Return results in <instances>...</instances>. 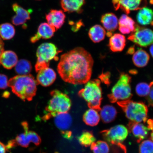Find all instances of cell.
I'll use <instances>...</instances> for the list:
<instances>
[{"instance_id": "cell-1", "label": "cell", "mask_w": 153, "mask_h": 153, "mask_svg": "<svg viewBox=\"0 0 153 153\" xmlns=\"http://www.w3.org/2000/svg\"><path fill=\"white\" fill-rule=\"evenodd\" d=\"M93 64L90 53L83 48L76 47L61 56L57 71L64 82L82 85L90 79Z\"/></svg>"}, {"instance_id": "cell-2", "label": "cell", "mask_w": 153, "mask_h": 153, "mask_svg": "<svg viewBox=\"0 0 153 153\" xmlns=\"http://www.w3.org/2000/svg\"><path fill=\"white\" fill-rule=\"evenodd\" d=\"M38 85L35 78L30 74L15 76L8 82L13 92L24 101L32 100L36 94Z\"/></svg>"}, {"instance_id": "cell-3", "label": "cell", "mask_w": 153, "mask_h": 153, "mask_svg": "<svg viewBox=\"0 0 153 153\" xmlns=\"http://www.w3.org/2000/svg\"><path fill=\"white\" fill-rule=\"evenodd\" d=\"M51 98L46 108V117H53L57 114L68 112L71 106L69 97L58 90L51 91Z\"/></svg>"}, {"instance_id": "cell-4", "label": "cell", "mask_w": 153, "mask_h": 153, "mask_svg": "<svg viewBox=\"0 0 153 153\" xmlns=\"http://www.w3.org/2000/svg\"><path fill=\"white\" fill-rule=\"evenodd\" d=\"M100 84V79L89 80L78 92V95L86 101L90 108L97 109L100 108L102 99Z\"/></svg>"}, {"instance_id": "cell-5", "label": "cell", "mask_w": 153, "mask_h": 153, "mask_svg": "<svg viewBox=\"0 0 153 153\" xmlns=\"http://www.w3.org/2000/svg\"><path fill=\"white\" fill-rule=\"evenodd\" d=\"M131 77L128 74L122 73L117 82L112 88L109 97L114 102L118 103L126 102L131 98Z\"/></svg>"}, {"instance_id": "cell-6", "label": "cell", "mask_w": 153, "mask_h": 153, "mask_svg": "<svg viewBox=\"0 0 153 153\" xmlns=\"http://www.w3.org/2000/svg\"><path fill=\"white\" fill-rule=\"evenodd\" d=\"M62 51L53 43L42 44L38 47L36 53L37 61L35 66L36 71L37 72L42 69L49 67L51 61L58 60L57 55Z\"/></svg>"}, {"instance_id": "cell-7", "label": "cell", "mask_w": 153, "mask_h": 153, "mask_svg": "<svg viewBox=\"0 0 153 153\" xmlns=\"http://www.w3.org/2000/svg\"><path fill=\"white\" fill-rule=\"evenodd\" d=\"M122 105L128 119L133 123H144L148 118V108L143 102L128 100L119 103Z\"/></svg>"}, {"instance_id": "cell-8", "label": "cell", "mask_w": 153, "mask_h": 153, "mask_svg": "<svg viewBox=\"0 0 153 153\" xmlns=\"http://www.w3.org/2000/svg\"><path fill=\"white\" fill-rule=\"evenodd\" d=\"M128 129L122 124L113 126L103 133L105 138L108 143L120 145L124 142L128 135Z\"/></svg>"}, {"instance_id": "cell-9", "label": "cell", "mask_w": 153, "mask_h": 153, "mask_svg": "<svg viewBox=\"0 0 153 153\" xmlns=\"http://www.w3.org/2000/svg\"><path fill=\"white\" fill-rule=\"evenodd\" d=\"M128 39L140 46L147 47L153 44V31L148 28L136 26Z\"/></svg>"}, {"instance_id": "cell-10", "label": "cell", "mask_w": 153, "mask_h": 153, "mask_svg": "<svg viewBox=\"0 0 153 153\" xmlns=\"http://www.w3.org/2000/svg\"><path fill=\"white\" fill-rule=\"evenodd\" d=\"M22 125L24 132L17 136L15 140L17 145L27 148L30 143L36 145H39L41 141L39 136L35 132L29 131L28 124L27 122H22Z\"/></svg>"}, {"instance_id": "cell-11", "label": "cell", "mask_w": 153, "mask_h": 153, "mask_svg": "<svg viewBox=\"0 0 153 153\" xmlns=\"http://www.w3.org/2000/svg\"><path fill=\"white\" fill-rule=\"evenodd\" d=\"M116 10L120 8L127 14L130 11L140 10L146 7V0H112Z\"/></svg>"}, {"instance_id": "cell-12", "label": "cell", "mask_w": 153, "mask_h": 153, "mask_svg": "<svg viewBox=\"0 0 153 153\" xmlns=\"http://www.w3.org/2000/svg\"><path fill=\"white\" fill-rule=\"evenodd\" d=\"M37 72L36 81L38 85L40 84L44 87H48L52 85L56 79V73L49 67L42 69Z\"/></svg>"}, {"instance_id": "cell-13", "label": "cell", "mask_w": 153, "mask_h": 153, "mask_svg": "<svg viewBox=\"0 0 153 153\" xmlns=\"http://www.w3.org/2000/svg\"><path fill=\"white\" fill-rule=\"evenodd\" d=\"M66 15L62 10L52 9L46 15L48 23L56 30L63 25L65 20Z\"/></svg>"}, {"instance_id": "cell-14", "label": "cell", "mask_w": 153, "mask_h": 153, "mask_svg": "<svg viewBox=\"0 0 153 153\" xmlns=\"http://www.w3.org/2000/svg\"><path fill=\"white\" fill-rule=\"evenodd\" d=\"M56 31V30L48 24L42 23L39 25L37 33L30 38V42L32 43H35L41 39H50L54 35Z\"/></svg>"}, {"instance_id": "cell-15", "label": "cell", "mask_w": 153, "mask_h": 153, "mask_svg": "<svg viewBox=\"0 0 153 153\" xmlns=\"http://www.w3.org/2000/svg\"><path fill=\"white\" fill-rule=\"evenodd\" d=\"M101 23L108 32L106 35L108 37L112 35V33L116 30L118 26L117 17L112 13H108L102 15L101 19Z\"/></svg>"}, {"instance_id": "cell-16", "label": "cell", "mask_w": 153, "mask_h": 153, "mask_svg": "<svg viewBox=\"0 0 153 153\" xmlns=\"http://www.w3.org/2000/svg\"><path fill=\"white\" fill-rule=\"evenodd\" d=\"M13 10L16 15L12 19L13 24L15 26L24 25L30 19V11L23 8L17 3L13 5Z\"/></svg>"}, {"instance_id": "cell-17", "label": "cell", "mask_w": 153, "mask_h": 153, "mask_svg": "<svg viewBox=\"0 0 153 153\" xmlns=\"http://www.w3.org/2000/svg\"><path fill=\"white\" fill-rule=\"evenodd\" d=\"M85 0H61V6L65 12L81 13Z\"/></svg>"}, {"instance_id": "cell-18", "label": "cell", "mask_w": 153, "mask_h": 153, "mask_svg": "<svg viewBox=\"0 0 153 153\" xmlns=\"http://www.w3.org/2000/svg\"><path fill=\"white\" fill-rule=\"evenodd\" d=\"M151 130L148 124L133 123L131 126V131L133 136L139 141L146 139Z\"/></svg>"}, {"instance_id": "cell-19", "label": "cell", "mask_w": 153, "mask_h": 153, "mask_svg": "<svg viewBox=\"0 0 153 153\" xmlns=\"http://www.w3.org/2000/svg\"><path fill=\"white\" fill-rule=\"evenodd\" d=\"M53 117L55 125L60 131L65 132L71 127L72 119L68 112L57 114Z\"/></svg>"}, {"instance_id": "cell-20", "label": "cell", "mask_w": 153, "mask_h": 153, "mask_svg": "<svg viewBox=\"0 0 153 153\" xmlns=\"http://www.w3.org/2000/svg\"><path fill=\"white\" fill-rule=\"evenodd\" d=\"M18 61L16 53L12 51H4L0 57V63L7 69H11L14 68Z\"/></svg>"}, {"instance_id": "cell-21", "label": "cell", "mask_w": 153, "mask_h": 153, "mask_svg": "<svg viewBox=\"0 0 153 153\" xmlns=\"http://www.w3.org/2000/svg\"><path fill=\"white\" fill-rule=\"evenodd\" d=\"M101 120L106 123H110L116 119L117 111L113 105H106L101 108L99 112Z\"/></svg>"}, {"instance_id": "cell-22", "label": "cell", "mask_w": 153, "mask_h": 153, "mask_svg": "<svg viewBox=\"0 0 153 153\" xmlns=\"http://www.w3.org/2000/svg\"><path fill=\"white\" fill-rule=\"evenodd\" d=\"M126 44L125 36L119 33H116L111 36L109 42V47L113 52H120L123 50Z\"/></svg>"}, {"instance_id": "cell-23", "label": "cell", "mask_w": 153, "mask_h": 153, "mask_svg": "<svg viewBox=\"0 0 153 153\" xmlns=\"http://www.w3.org/2000/svg\"><path fill=\"white\" fill-rule=\"evenodd\" d=\"M118 24L120 31L123 34H128L133 32L136 26L133 19L126 15H122Z\"/></svg>"}, {"instance_id": "cell-24", "label": "cell", "mask_w": 153, "mask_h": 153, "mask_svg": "<svg viewBox=\"0 0 153 153\" xmlns=\"http://www.w3.org/2000/svg\"><path fill=\"white\" fill-rule=\"evenodd\" d=\"M83 120L87 125L94 127L99 124L101 120L100 114L97 109L90 108L83 116Z\"/></svg>"}, {"instance_id": "cell-25", "label": "cell", "mask_w": 153, "mask_h": 153, "mask_svg": "<svg viewBox=\"0 0 153 153\" xmlns=\"http://www.w3.org/2000/svg\"><path fill=\"white\" fill-rule=\"evenodd\" d=\"M137 19V22L142 25H147L152 23L153 20L152 10L145 7L140 10Z\"/></svg>"}, {"instance_id": "cell-26", "label": "cell", "mask_w": 153, "mask_h": 153, "mask_svg": "<svg viewBox=\"0 0 153 153\" xmlns=\"http://www.w3.org/2000/svg\"><path fill=\"white\" fill-rule=\"evenodd\" d=\"M106 34V30L100 25H96L90 29L88 32L89 37L93 42H100L104 39Z\"/></svg>"}, {"instance_id": "cell-27", "label": "cell", "mask_w": 153, "mask_h": 153, "mask_svg": "<svg viewBox=\"0 0 153 153\" xmlns=\"http://www.w3.org/2000/svg\"><path fill=\"white\" fill-rule=\"evenodd\" d=\"M133 54L132 60L136 66L143 68L147 65L150 60V56L146 51L143 49H139Z\"/></svg>"}, {"instance_id": "cell-28", "label": "cell", "mask_w": 153, "mask_h": 153, "mask_svg": "<svg viewBox=\"0 0 153 153\" xmlns=\"http://www.w3.org/2000/svg\"><path fill=\"white\" fill-rule=\"evenodd\" d=\"M32 69L31 63L25 59H21L19 60L15 66V72L20 75L30 74Z\"/></svg>"}, {"instance_id": "cell-29", "label": "cell", "mask_w": 153, "mask_h": 153, "mask_svg": "<svg viewBox=\"0 0 153 153\" xmlns=\"http://www.w3.org/2000/svg\"><path fill=\"white\" fill-rule=\"evenodd\" d=\"M15 33V28L8 23L2 24L0 25V36L4 40H10L14 37Z\"/></svg>"}, {"instance_id": "cell-30", "label": "cell", "mask_w": 153, "mask_h": 153, "mask_svg": "<svg viewBox=\"0 0 153 153\" xmlns=\"http://www.w3.org/2000/svg\"><path fill=\"white\" fill-rule=\"evenodd\" d=\"M81 144L85 147L91 146L96 141V138L93 134L89 131L82 133L78 137Z\"/></svg>"}, {"instance_id": "cell-31", "label": "cell", "mask_w": 153, "mask_h": 153, "mask_svg": "<svg viewBox=\"0 0 153 153\" xmlns=\"http://www.w3.org/2000/svg\"><path fill=\"white\" fill-rule=\"evenodd\" d=\"M91 147L93 153H109L110 151L109 145L105 141H95Z\"/></svg>"}, {"instance_id": "cell-32", "label": "cell", "mask_w": 153, "mask_h": 153, "mask_svg": "<svg viewBox=\"0 0 153 153\" xmlns=\"http://www.w3.org/2000/svg\"><path fill=\"white\" fill-rule=\"evenodd\" d=\"M139 153H153V141L151 139L141 141L139 146Z\"/></svg>"}, {"instance_id": "cell-33", "label": "cell", "mask_w": 153, "mask_h": 153, "mask_svg": "<svg viewBox=\"0 0 153 153\" xmlns=\"http://www.w3.org/2000/svg\"><path fill=\"white\" fill-rule=\"evenodd\" d=\"M150 85L145 83H140L137 85L135 88L136 93L140 97H147L150 92Z\"/></svg>"}, {"instance_id": "cell-34", "label": "cell", "mask_w": 153, "mask_h": 153, "mask_svg": "<svg viewBox=\"0 0 153 153\" xmlns=\"http://www.w3.org/2000/svg\"><path fill=\"white\" fill-rule=\"evenodd\" d=\"M8 78L4 74H0V89H4L8 87Z\"/></svg>"}, {"instance_id": "cell-35", "label": "cell", "mask_w": 153, "mask_h": 153, "mask_svg": "<svg viewBox=\"0 0 153 153\" xmlns=\"http://www.w3.org/2000/svg\"><path fill=\"white\" fill-rule=\"evenodd\" d=\"M110 74L108 72L106 73L105 74H102L99 76V78L101 81L107 85L109 84L110 78Z\"/></svg>"}, {"instance_id": "cell-36", "label": "cell", "mask_w": 153, "mask_h": 153, "mask_svg": "<svg viewBox=\"0 0 153 153\" xmlns=\"http://www.w3.org/2000/svg\"><path fill=\"white\" fill-rule=\"evenodd\" d=\"M151 90L150 93L147 97L148 102L149 104L153 106V83H150V85Z\"/></svg>"}, {"instance_id": "cell-37", "label": "cell", "mask_w": 153, "mask_h": 153, "mask_svg": "<svg viewBox=\"0 0 153 153\" xmlns=\"http://www.w3.org/2000/svg\"><path fill=\"white\" fill-rule=\"evenodd\" d=\"M17 144L16 142H15L14 139L8 141L7 145H6V147L7 151L10 150V149L14 148V147L16 146Z\"/></svg>"}, {"instance_id": "cell-38", "label": "cell", "mask_w": 153, "mask_h": 153, "mask_svg": "<svg viewBox=\"0 0 153 153\" xmlns=\"http://www.w3.org/2000/svg\"><path fill=\"white\" fill-rule=\"evenodd\" d=\"M7 151L5 145L0 141V153H6Z\"/></svg>"}, {"instance_id": "cell-39", "label": "cell", "mask_w": 153, "mask_h": 153, "mask_svg": "<svg viewBox=\"0 0 153 153\" xmlns=\"http://www.w3.org/2000/svg\"><path fill=\"white\" fill-rule=\"evenodd\" d=\"M4 43L0 36V57H1L2 53L4 51Z\"/></svg>"}, {"instance_id": "cell-40", "label": "cell", "mask_w": 153, "mask_h": 153, "mask_svg": "<svg viewBox=\"0 0 153 153\" xmlns=\"http://www.w3.org/2000/svg\"><path fill=\"white\" fill-rule=\"evenodd\" d=\"M134 48L133 47H131L128 50V53L129 54H132L134 53L135 52Z\"/></svg>"}, {"instance_id": "cell-41", "label": "cell", "mask_w": 153, "mask_h": 153, "mask_svg": "<svg viewBox=\"0 0 153 153\" xmlns=\"http://www.w3.org/2000/svg\"><path fill=\"white\" fill-rule=\"evenodd\" d=\"M150 51L151 55L153 57V44L151 46L150 49Z\"/></svg>"}, {"instance_id": "cell-42", "label": "cell", "mask_w": 153, "mask_h": 153, "mask_svg": "<svg viewBox=\"0 0 153 153\" xmlns=\"http://www.w3.org/2000/svg\"><path fill=\"white\" fill-rule=\"evenodd\" d=\"M3 97H5V98H7V97H8L9 96V94L8 92L7 93V92H5V93H4Z\"/></svg>"}, {"instance_id": "cell-43", "label": "cell", "mask_w": 153, "mask_h": 153, "mask_svg": "<svg viewBox=\"0 0 153 153\" xmlns=\"http://www.w3.org/2000/svg\"><path fill=\"white\" fill-rule=\"evenodd\" d=\"M151 139L153 141V129L151 132Z\"/></svg>"}, {"instance_id": "cell-44", "label": "cell", "mask_w": 153, "mask_h": 153, "mask_svg": "<svg viewBox=\"0 0 153 153\" xmlns=\"http://www.w3.org/2000/svg\"><path fill=\"white\" fill-rule=\"evenodd\" d=\"M151 24H152V25L153 26V22H152V23H151Z\"/></svg>"}, {"instance_id": "cell-45", "label": "cell", "mask_w": 153, "mask_h": 153, "mask_svg": "<svg viewBox=\"0 0 153 153\" xmlns=\"http://www.w3.org/2000/svg\"><path fill=\"white\" fill-rule=\"evenodd\" d=\"M152 83H153V81L152 82Z\"/></svg>"}, {"instance_id": "cell-46", "label": "cell", "mask_w": 153, "mask_h": 153, "mask_svg": "<svg viewBox=\"0 0 153 153\" xmlns=\"http://www.w3.org/2000/svg\"><path fill=\"white\" fill-rule=\"evenodd\" d=\"M38 1H40V0H38Z\"/></svg>"}]
</instances>
